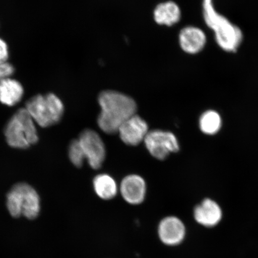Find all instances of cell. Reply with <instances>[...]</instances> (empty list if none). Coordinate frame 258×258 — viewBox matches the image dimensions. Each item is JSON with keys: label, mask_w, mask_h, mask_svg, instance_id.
I'll return each mask as SVG.
<instances>
[{"label": "cell", "mask_w": 258, "mask_h": 258, "mask_svg": "<svg viewBox=\"0 0 258 258\" xmlns=\"http://www.w3.org/2000/svg\"><path fill=\"white\" fill-rule=\"evenodd\" d=\"M98 102L101 112L98 126L104 133H117L119 128L127 119L136 114L137 105L133 99L122 93L108 90L100 94Z\"/></svg>", "instance_id": "obj_1"}, {"label": "cell", "mask_w": 258, "mask_h": 258, "mask_svg": "<svg viewBox=\"0 0 258 258\" xmlns=\"http://www.w3.org/2000/svg\"><path fill=\"white\" fill-rule=\"evenodd\" d=\"M203 14L206 25L215 32L219 46L227 52L236 50L243 40L239 28L218 14L213 5V0H203Z\"/></svg>", "instance_id": "obj_2"}, {"label": "cell", "mask_w": 258, "mask_h": 258, "mask_svg": "<svg viewBox=\"0 0 258 258\" xmlns=\"http://www.w3.org/2000/svg\"><path fill=\"white\" fill-rule=\"evenodd\" d=\"M5 135L9 146L27 149L36 144L38 137L35 122L27 109H18L6 123Z\"/></svg>", "instance_id": "obj_3"}, {"label": "cell", "mask_w": 258, "mask_h": 258, "mask_svg": "<svg viewBox=\"0 0 258 258\" xmlns=\"http://www.w3.org/2000/svg\"><path fill=\"white\" fill-rule=\"evenodd\" d=\"M6 203L13 217L18 218L24 215L28 219H33L39 214V195L27 183H18L13 186L8 194Z\"/></svg>", "instance_id": "obj_4"}, {"label": "cell", "mask_w": 258, "mask_h": 258, "mask_svg": "<svg viewBox=\"0 0 258 258\" xmlns=\"http://www.w3.org/2000/svg\"><path fill=\"white\" fill-rule=\"evenodd\" d=\"M25 108L35 123L41 127H48L58 123L64 111L62 102L53 93L32 97L27 101Z\"/></svg>", "instance_id": "obj_5"}, {"label": "cell", "mask_w": 258, "mask_h": 258, "mask_svg": "<svg viewBox=\"0 0 258 258\" xmlns=\"http://www.w3.org/2000/svg\"><path fill=\"white\" fill-rule=\"evenodd\" d=\"M144 142L151 156L160 160L166 159L170 153L179 150L177 138L170 132L158 129L149 131Z\"/></svg>", "instance_id": "obj_6"}, {"label": "cell", "mask_w": 258, "mask_h": 258, "mask_svg": "<svg viewBox=\"0 0 258 258\" xmlns=\"http://www.w3.org/2000/svg\"><path fill=\"white\" fill-rule=\"evenodd\" d=\"M79 141L90 166L93 169H99L106 157L105 146L102 138L95 131L86 129L80 135Z\"/></svg>", "instance_id": "obj_7"}, {"label": "cell", "mask_w": 258, "mask_h": 258, "mask_svg": "<svg viewBox=\"0 0 258 258\" xmlns=\"http://www.w3.org/2000/svg\"><path fill=\"white\" fill-rule=\"evenodd\" d=\"M148 132L147 122L135 114L121 125L117 133L124 144L130 146H137L144 141Z\"/></svg>", "instance_id": "obj_8"}, {"label": "cell", "mask_w": 258, "mask_h": 258, "mask_svg": "<svg viewBox=\"0 0 258 258\" xmlns=\"http://www.w3.org/2000/svg\"><path fill=\"white\" fill-rule=\"evenodd\" d=\"M158 232L161 241L169 246H175L181 243L186 233L184 224L176 217H168L162 219Z\"/></svg>", "instance_id": "obj_9"}, {"label": "cell", "mask_w": 258, "mask_h": 258, "mask_svg": "<svg viewBox=\"0 0 258 258\" xmlns=\"http://www.w3.org/2000/svg\"><path fill=\"white\" fill-rule=\"evenodd\" d=\"M147 186L144 179L138 175H130L122 180L120 192L122 198L129 204L137 205L144 201Z\"/></svg>", "instance_id": "obj_10"}, {"label": "cell", "mask_w": 258, "mask_h": 258, "mask_svg": "<svg viewBox=\"0 0 258 258\" xmlns=\"http://www.w3.org/2000/svg\"><path fill=\"white\" fill-rule=\"evenodd\" d=\"M207 40L205 31L194 26L183 28L179 35L180 47L185 53L190 54L201 52L207 44Z\"/></svg>", "instance_id": "obj_11"}, {"label": "cell", "mask_w": 258, "mask_h": 258, "mask_svg": "<svg viewBox=\"0 0 258 258\" xmlns=\"http://www.w3.org/2000/svg\"><path fill=\"white\" fill-rule=\"evenodd\" d=\"M194 216L199 224L206 227H212L219 224L222 217V210L217 202L206 199L196 206Z\"/></svg>", "instance_id": "obj_12"}, {"label": "cell", "mask_w": 258, "mask_h": 258, "mask_svg": "<svg viewBox=\"0 0 258 258\" xmlns=\"http://www.w3.org/2000/svg\"><path fill=\"white\" fill-rule=\"evenodd\" d=\"M24 88L17 80L8 78L0 82V102L8 106H14L21 101Z\"/></svg>", "instance_id": "obj_13"}, {"label": "cell", "mask_w": 258, "mask_h": 258, "mask_svg": "<svg viewBox=\"0 0 258 258\" xmlns=\"http://www.w3.org/2000/svg\"><path fill=\"white\" fill-rule=\"evenodd\" d=\"M154 19L157 24L172 26L181 18V11L176 3L168 2L157 6L154 12Z\"/></svg>", "instance_id": "obj_14"}, {"label": "cell", "mask_w": 258, "mask_h": 258, "mask_svg": "<svg viewBox=\"0 0 258 258\" xmlns=\"http://www.w3.org/2000/svg\"><path fill=\"white\" fill-rule=\"evenodd\" d=\"M93 188L96 195L103 200H111L117 195L118 186L112 177L107 174H100L95 177Z\"/></svg>", "instance_id": "obj_15"}, {"label": "cell", "mask_w": 258, "mask_h": 258, "mask_svg": "<svg viewBox=\"0 0 258 258\" xmlns=\"http://www.w3.org/2000/svg\"><path fill=\"white\" fill-rule=\"evenodd\" d=\"M222 120L219 113L214 110H208L201 115L199 125L203 133L215 135L220 130Z\"/></svg>", "instance_id": "obj_16"}, {"label": "cell", "mask_w": 258, "mask_h": 258, "mask_svg": "<svg viewBox=\"0 0 258 258\" xmlns=\"http://www.w3.org/2000/svg\"><path fill=\"white\" fill-rule=\"evenodd\" d=\"M69 156L74 166L77 167L83 166L86 157L79 140H73L70 144Z\"/></svg>", "instance_id": "obj_17"}, {"label": "cell", "mask_w": 258, "mask_h": 258, "mask_svg": "<svg viewBox=\"0 0 258 258\" xmlns=\"http://www.w3.org/2000/svg\"><path fill=\"white\" fill-rule=\"evenodd\" d=\"M14 72V67L8 62L0 63V82L8 78Z\"/></svg>", "instance_id": "obj_18"}, {"label": "cell", "mask_w": 258, "mask_h": 258, "mask_svg": "<svg viewBox=\"0 0 258 258\" xmlns=\"http://www.w3.org/2000/svg\"><path fill=\"white\" fill-rule=\"evenodd\" d=\"M9 57V51L7 44L0 38V63L7 62Z\"/></svg>", "instance_id": "obj_19"}]
</instances>
